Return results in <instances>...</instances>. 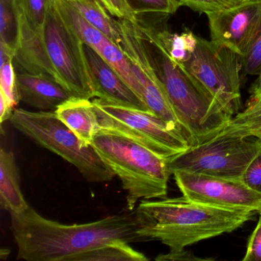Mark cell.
<instances>
[{
	"instance_id": "cell-32",
	"label": "cell",
	"mask_w": 261,
	"mask_h": 261,
	"mask_svg": "<svg viewBox=\"0 0 261 261\" xmlns=\"http://www.w3.org/2000/svg\"><path fill=\"white\" fill-rule=\"evenodd\" d=\"M105 8L119 19H127L137 22V17L126 4V0H100Z\"/></svg>"
},
{
	"instance_id": "cell-5",
	"label": "cell",
	"mask_w": 261,
	"mask_h": 261,
	"mask_svg": "<svg viewBox=\"0 0 261 261\" xmlns=\"http://www.w3.org/2000/svg\"><path fill=\"white\" fill-rule=\"evenodd\" d=\"M15 129L36 144L57 154L77 168L90 182H106L115 175L91 145H86L62 123L55 111L15 109L10 119Z\"/></svg>"
},
{
	"instance_id": "cell-20",
	"label": "cell",
	"mask_w": 261,
	"mask_h": 261,
	"mask_svg": "<svg viewBox=\"0 0 261 261\" xmlns=\"http://www.w3.org/2000/svg\"><path fill=\"white\" fill-rule=\"evenodd\" d=\"M54 3L65 23L85 45L94 48L108 38L91 25L68 0H54Z\"/></svg>"
},
{
	"instance_id": "cell-13",
	"label": "cell",
	"mask_w": 261,
	"mask_h": 261,
	"mask_svg": "<svg viewBox=\"0 0 261 261\" xmlns=\"http://www.w3.org/2000/svg\"><path fill=\"white\" fill-rule=\"evenodd\" d=\"M85 53L94 97L113 105L151 112L146 103L95 49L85 45Z\"/></svg>"
},
{
	"instance_id": "cell-6",
	"label": "cell",
	"mask_w": 261,
	"mask_h": 261,
	"mask_svg": "<svg viewBox=\"0 0 261 261\" xmlns=\"http://www.w3.org/2000/svg\"><path fill=\"white\" fill-rule=\"evenodd\" d=\"M98 128L123 136L166 160L186 152L189 141L183 134L149 111L93 100Z\"/></svg>"
},
{
	"instance_id": "cell-11",
	"label": "cell",
	"mask_w": 261,
	"mask_h": 261,
	"mask_svg": "<svg viewBox=\"0 0 261 261\" xmlns=\"http://www.w3.org/2000/svg\"><path fill=\"white\" fill-rule=\"evenodd\" d=\"M183 196L194 202L224 209H261V192L241 179L177 170L172 172Z\"/></svg>"
},
{
	"instance_id": "cell-16",
	"label": "cell",
	"mask_w": 261,
	"mask_h": 261,
	"mask_svg": "<svg viewBox=\"0 0 261 261\" xmlns=\"http://www.w3.org/2000/svg\"><path fill=\"white\" fill-rule=\"evenodd\" d=\"M256 76L249 90L245 108L232 117L216 137H251L261 142V71Z\"/></svg>"
},
{
	"instance_id": "cell-1",
	"label": "cell",
	"mask_w": 261,
	"mask_h": 261,
	"mask_svg": "<svg viewBox=\"0 0 261 261\" xmlns=\"http://www.w3.org/2000/svg\"><path fill=\"white\" fill-rule=\"evenodd\" d=\"M10 213L17 259L24 260L67 261L114 241H148L140 234L143 224L136 211L72 225L46 219L30 206L21 213Z\"/></svg>"
},
{
	"instance_id": "cell-30",
	"label": "cell",
	"mask_w": 261,
	"mask_h": 261,
	"mask_svg": "<svg viewBox=\"0 0 261 261\" xmlns=\"http://www.w3.org/2000/svg\"><path fill=\"white\" fill-rule=\"evenodd\" d=\"M243 261H261V214L256 228L249 238Z\"/></svg>"
},
{
	"instance_id": "cell-14",
	"label": "cell",
	"mask_w": 261,
	"mask_h": 261,
	"mask_svg": "<svg viewBox=\"0 0 261 261\" xmlns=\"http://www.w3.org/2000/svg\"><path fill=\"white\" fill-rule=\"evenodd\" d=\"M16 86L19 101L42 111H56L74 97L54 76L18 70Z\"/></svg>"
},
{
	"instance_id": "cell-31",
	"label": "cell",
	"mask_w": 261,
	"mask_h": 261,
	"mask_svg": "<svg viewBox=\"0 0 261 261\" xmlns=\"http://www.w3.org/2000/svg\"><path fill=\"white\" fill-rule=\"evenodd\" d=\"M241 180L250 189L261 192V151L249 165Z\"/></svg>"
},
{
	"instance_id": "cell-18",
	"label": "cell",
	"mask_w": 261,
	"mask_h": 261,
	"mask_svg": "<svg viewBox=\"0 0 261 261\" xmlns=\"http://www.w3.org/2000/svg\"><path fill=\"white\" fill-rule=\"evenodd\" d=\"M0 201L9 212L21 213L29 208L19 185V171L13 152L0 151Z\"/></svg>"
},
{
	"instance_id": "cell-21",
	"label": "cell",
	"mask_w": 261,
	"mask_h": 261,
	"mask_svg": "<svg viewBox=\"0 0 261 261\" xmlns=\"http://www.w3.org/2000/svg\"><path fill=\"white\" fill-rule=\"evenodd\" d=\"M143 253L134 250L129 243L114 241L68 258L67 261H146Z\"/></svg>"
},
{
	"instance_id": "cell-23",
	"label": "cell",
	"mask_w": 261,
	"mask_h": 261,
	"mask_svg": "<svg viewBox=\"0 0 261 261\" xmlns=\"http://www.w3.org/2000/svg\"><path fill=\"white\" fill-rule=\"evenodd\" d=\"M156 33L162 43L175 62L184 64L190 59L195 51L198 36L193 32L186 30L181 34L169 33L166 25L156 27Z\"/></svg>"
},
{
	"instance_id": "cell-4",
	"label": "cell",
	"mask_w": 261,
	"mask_h": 261,
	"mask_svg": "<svg viewBox=\"0 0 261 261\" xmlns=\"http://www.w3.org/2000/svg\"><path fill=\"white\" fill-rule=\"evenodd\" d=\"M91 145L121 181L128 210L134 211L142 200L166 198L172 175L168 160L130 139L100 128Z\"/></svg>"
},
{
	"instance_id": "cell-34",
	"label": "cell",
	"mask_w": 261,
	"mask_h": 261,
	"mask_svg": "<svg viewBox=\"0 0 261 261\" xmlns=\"http://www.w3.org/2000/svg\"><path fill=\"white\" fill-rule=\"evenodd\" d=\"M14 110L3 93L0 92V122L1 123L11 118Z\"/></svg>"
},
{
	"instance_id": "cell-33",
	"label": "cell",
	"mask_w": 261,
	"mask_h": 261,
	"mask_svg": "<svg viewBox=\"0 0 261 261\" xmlns=\"http://www.w3.org/2000/svg\"><path fill=\"white\" fill-rule=\"evenodd\" d=\"M207 258H200L195 256L192 252L186 250L185 249L178 251H169L167 254H160L155 257V260L158 261H181V260H207Z\"/></svg>"
},
{
	"instance_id": "cell-35",
	"label": "cell",
	"mask_w": 261,
	"mask_h": 261,
	"mask_svg": "<svg viewBox=\"0 0 261 261\" xmlns=\"http://www.w3.org/2000/svg\"><path fill=\"white\" fill-rule=\"evenodd\" d=\"M10 253V250H8V249H2L1 251H0V257L2 259H6L8 257Z\"/></svg>"
},
{
	"instance_id": "cell-9",
	"label": "cell",
	"mask_w": 261,
	"mask_h": 261,
	"mask_svg": "<svg viewBox=\"0 0 261 261\" xmlns=\"http://www.w3.org/2000/svg\"><path fill=\"white\" fill-rule=\"evenodd\" d=\"M47 53L56 79L74 97L91 100L94 97L85 53V44L68 27L54 0L44 27Z\"/></svg>"
},
{
	"instance_id": "cell-37",
	"label": "cell",
	"mask_w": 261,
	"mask_h": 261,
	"mask_svg": "<svg viewBox=\"0 0 261 261\" xmlns=\"http://www.w3.org/2000/svg\"><path fill=\"white\" fill-rule=\"evenodd\" d=\"M259 213L261 214V209H260V211H259Z\"/></svg>"
},
{
	"instance_id": "cell-19",
	"label": "cell",
	"mask_w": 261,
	"mask_h": 261,
	"mask_svg": "<svg viewBox=\"0 0 261 261\" xmlns=\"http://www.w3.org/2000/svg\"><path fill=\"white\" fill-rule=\"evenodd\" d=\"M68 2L91 25L120 48L122 37L119 22L112 19L100 0H68Z\"/></svg>"
},
{
	"instance_id": "cell-2",
	"label": "cell",
	"mask_w": 261,
	"mask_h": 261,
	"mask_svg": "<svg viewBox=\"0 0 261 261\" xmlns=\"http://www.w3.org/2000/svg\"><path fill=\"white\" fill-rule=\"evenodd\" d=\"M148 241H160L178 251L203 240L230 233L255 216L252 209H224L194 202L184 196L142 200L135 209Z\"/></svg>"
},
{
	"instance_id": "cell-29",
	"label": "cell",
	"mask_w": 261,
	"mask_h": 261,
	"mask_svg": "<svg viewBox=\"0 0 261 261\" xmlns=\"http://www.w3.org/2000/svg\"><path fill=\"white\" fill-rule=\"evenodd\" d=\"M244 1L245 0H178L181 6H186L192 10L206 15L233 8Z\"/></svg>"
},
{
	"instance_id": "cell-12",
	"label": "cell",
	"mask_w": 261,
	"mask_h": 261,
	"mask_svg": "<svg viewBox=\"0 0 261 261\" xmlns=\"http://www.w3.org/2000/svg\"><path fill=\"white\" fill-rule=\"evenodd\" d=\"M211 39L242 57L261 23V0H245L233 8L207 15Z\"/></svg>"
},
{
	"instance_id": "cell-36",
	"label": "cell",
	"mask_w": 261,
	"mask_h": 261,
	"mask_svg": "<svg viewBox=\"0 0 261 261\" xmlns=\"http://www.w3.org/2000/svg\"><path fill=\"white\" fill-rule=\"evenodd\" d=\"M169 2H170L171 5L172 6L175 11H177L178 9L181 7V4L178 2V0H169Z\"/></svg>"
},
{
	"instance_id": "cell-7",
	"label": "cell",
	"mask_w": 261,
	"mask_h": 261,
	"mask_svg": "<svg viewBox=\"0 0 261 261\" xmlns=\"http://www.w3.org/2000/svg\"><path fill=\"white\" fill-rule=\"evenodd\" d=\"M261 151V142L251 137L218 136L168 160L172 175L186 171L230 179H242L253 159Z\"/></svg>"
},
{
	"instance_id": "cell-26",
	"label": "cell",
	"mask_w": 261,
	"mask_h": 261,
	"mask_svg": "<svg viewBox=\"0 0 261 261\" xmlns=\"http://www.w3.org/2000/svg\"><path fill=\"white\" fill-rule=\"evenodd\" d=\"M136 17L152 15L174 14L175 10L169 0H126Z\"/></svg>"
},
{
	"instance_id": "cell-8",
	"label": "cell",
	"mask_w": 261,
	"mask_h": 261,
	"mask_svg": "<svg viewBox=\"0 0 261 261\" xmlns=\"http://www.w3.org/2000/svg\"><path fill=\"white\" fill-rule=\"evenodd\" d=\"M186 69L209 91L227 114L241 108V57L233 50L213 41L198 37Z\"/></svg>"
},
{
	"instance_id": "cell-28",
	"label": "cell",
	"mask_w": 261,
	"mask_h": 261,
	"mask_svg": "<svg viewBox=\"0 0 261 261\" xmlns=\"http://www.w3.org/2000/svg\"><path fill=\"white\" fill-rule=\"evenodd\" d=\"M241 71L245 75H257L261 71V23L248 51L241 57Z\"/></svg>"
},
{
	"instance_id": "cell-25",
	"label": "cell",
	"mask_w": 261,
	"mask_h": 261,
	"mask_svg": "<svg viewBox=\"0 0 261 261\" xmlns=\"http://www.w3.org/2000/svg\"><path fill=\"white\" fill-rule=\"evenodd\" d=\"M27 21L36 31L44 33L47 16L53 0H16Z\"/></svg>"
},
{
	"instance_id": "cell-27",
	"label": "cell",
	"mask_w": 261,
	"mask_h": 261,
	"mask_svg": "<svg viewBox=\"0 0 261 261\" xmlns=\"http://www.w3.org/2000/svg\"><path fill=\"white\" fill-rule=\"evenodd\" d=\"M14 59H11L0 66V92L3 93L13 108L19 103L17 86H16V71L13 65Z\"/></svg>"
},
{
	"instance_id": "cell-22",
	"label": "cell",
	"mask_w": 261,
	"mask_h": 261,
	"mask_svg": "<svg viewBox=\"0 0 261 261\" xmlns=\"http://www.w3.org/2000/svg\"><path fill=\"white\" fill-rule=\"evenodd\" d=\"M94 49L116 70L122 79L130 87L131 89L143 100L141 86L136 77L129 59L125 56L123 51L108 38H106L100 45Z\"/></svg>"
},
{
	"instance_id": "cell-17",
	"label": "cell",
	"mask_w": 261,
	"mask_h": 261,
	"mask_svg": "<svg viewBox=\"0 0 261 261\" xmlns=\"http://www.w3.org/2000/svg\"><path fill=\"white\" fill-rule=\"evenodd\" d=\"M58 118L73 131L85 144H91L98 129L93 102L73 97L62 103L56 111Z\"/></svg>"
},
{
	"instance_id": "cell-10",
	"label": "cell",
	"mask_w": 261,
	"mask_h": 261,
	"mask_svg": "<svg viewBox=\"0 0 261 261\" xmlns=\"http://www.w3.org/2000/svg\"><path fill=\"white\" fill-rule=\"evenodd\" d=\"M118 22L122 37L120 48L129 59L141 86L143 102L151 112L185 136L181 123L149 59L138 24L127 19H119Z\"/></svg>"
},
{
	"instance_id": "cell-24",
	"label": "cell",
	"mask_w": 261,
	"mask_h": 261,
	"mask_svg": "<svg viewBox=\"0 0 261 261\" xmlns=\"http://www.w3.org/2000/svg\"><path fill=\"white\" fill-rule=\"evenodd\" d=\"M19 34V13L16 0H0V42L14 56Z\"/></svg>"
},
{
	"instance_id": "cell-15",
	"label": "cell",
	"mask_w": 261,
	"mask_h": 261,
	"mask_svg": "<svg viewBox=\"0 0 261 261\" xmlns=\"http://www.w3.org/2000/svg\"><path fill=\"white\" fill-rule=\"evenodd\" d=\"M17 7L19 13V34L14 62L18 70L30 74H49L56 77V71L45 47L44 33L35 30L18 4Z\"/></svg>"
},
{
	"instance_id": "cell-3",
	"label": "cell",
	"mask_w": 261,
	"mask_h": 261,
	"mask_svg": "<svg viewBox=\"0 0 261 261\" xmlns=\"http://www.w3.org/2000/svg\"><path fill=\"white\" fill-rule=\"evenodd\" d=\"M151 62L160 77L190 146L216 137L231 116L209 91L169 56L156 33V27L138 23Z\"/></svg>"
}]
</instances>
